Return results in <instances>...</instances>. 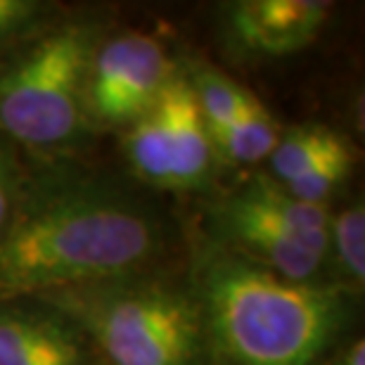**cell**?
<instances>
[{
    "label": "cell",
    "mask_w": 365,
    "mask_h": 365,
    "mask_svg": "<svg viewBox=\"0 0 365 365\" xmlns=\"http://www.w3.org/2000/svg\"><path fill=\"white\" fill-rule=\"evenodd\" d=\"M176 91L178 71L166 81L164 91L130 126L123 128V157L143 182L152 187L173 190L176 164Z\"/></svg>",
    "instance_id": "9c48e42d"
},
{
    "label": "cell",
    "mask_w": 365,
    "mask_h": 365,
    "mask_svg": "<svg viewBox=\"0 0 365 365\" xmlns=\"http://www.w3.org/2000/svg\"><path fill=\"white\" fill-rule=\"evenodd\" d=\"M211 365H323L351 318V292L337 282H294L223 247L197 257Z\"/></svg>",
    "instance_id": "7a4b0ae2"
},
{
    "label": "cell",
    "mask_w": 365,
    "mask_h": 365,
    "mask_svg": "<svg viewBox=\"0 0 365 365\" xmlns=\"http://www.w3.org/2000/svg\"><path fill=\"white\" fill-rule=\"evenodd\" d=\"M50 10L53 7L38 0H0V53L34 38L50 17Z\"/></svg>",
    "instance_id": "2e32d148"
},
{
    "label": "cell",
    "mask_w": 365,
    "mask_h": 365,
    "mask_svg": "<svg viewBox=\"0 0 365 365\" xmlns=\"http://www.w3.org/2000/svg\"><path fill=\"white\" fill-rule=\"evenodd\" d=\"M216 247L294 282H316L327 264V204L292 197L268 173L225 192L209 214Z\"/></svg>",
    "instance_id": "5b68a950"
},
{
    "label": "cell",
    "mask_w": 365,
    "mask_h": 365,
    "mask_svg": "<svg viewBox=\"0 0 365 365\" xmlns=\"http://www.w3.org/2000/svg\"><path fill=\"white\" fill-rule=\"evenodd\" d=\"M327 365H365V341L363 337L354 339L337 359H332Z\"/></svg>",
    "instance_id": "ac0fdd59"
},
{
    "label": "cell",
    "mask_w": 365,
    "mask_h": 365,
    "mask_svg": "<svg viewBox=\"0 0 365 365\" xmlns=\"http://www.w3.org/2000/svg\"><path fill=\"white\" fill-rule=\"evenodd\" d=\"M86 334L38 299L0 302V365H95Z\"/></svg>",
    "instance_id": "ba28073f"
},
{
    "label": "cell",
    "mask_w": 365,
    "mask_h": 365,
    "mask_svg": "<svg viewBox=\"0 0 365 365\" xmlns=\"http://www.w3.org/2000/svg\"><path fill=\"white\" fill-rule=\"evenodd\" d=\"M337 266V284L351 294L365 284V207L363 200L330 214L327 225V261Z\"/></svg>",
    "instance_id": "4fadbf2b"
},
{
    "label": "cell",
    "mask_w": 365,
    "mask_h": 365,
    "mask_svg": "<svg viewBox=\"0 0 365 365\" xmlns=\"http://www.w3.org/2000/svg\"><path fill=\"white\" fill-rule=\"evenodd\" d=\"M330 10L323 0H240L225 7V31L240 55L275 60L309 48Z\"/></svg>",
    "instance_id": "52a82bcc"
},
{
    "label": "cell",
    "mask_w": 365,
    "mask_h": 365,
    "mask_svg": "<svg viewBox=\"0 0 365 365\" xmlns=\"http://www.w3.org/2000/svg\"><path fill=\"white\" fill-rule=\"evenodd\" d=\"M164 242L162 218L105 178L67 169L24 178L0 237V302L145 273Z\"/></svg>",
    "instance_id": "6da1fadb"
},
{
    "label": "cell",
    "mask_w": 365,
    "mask_h": 365,
    "mask_svg": "<svg viewBox=\"0 0 365 365\" xmlns=\"http://www.w3.org/2000/svg\"><path fill=\"white\" fill-rule=\"evenodd\" d=\"M216 150L197 107V98L187 74H178L176 93V164H173V190L200 192L207 190L216 173Z\"/></svg>",
    "instance_id": "30bf717a"
},
{
    "label": "cell",
    "mask_w": 365,
    "mask_h": 365,
    "mask_svg": "<svg viewBox=\"0 0 365 365\" xmlns=\"http://www.w3.org/2000/svg\"><path fill=\"white\" fill-rule=\"evenodd\" d=\"M36 299L69 318L109 365H211L192 284L145 271Z\"/></svg>",
    "instance_id": "3957f363"
},
{
    "label": "cell",
    "mask_w": 365,
    "mask_h": 365,
    "mask_svg": "<svg viewBox=\"0 0 365 365\" xmlns=\"http://www.w3.org/2000/svg\"><path fill=\"white\" fill-rule=\"evenodd\" d=\"M280 133V123L257 98L254 105L214 140L216 157L218 162L237 166L261 164L271 157Z\"/></svg>",
    "instance_id": "8fae6325"
},
{
    "label": "cell",
    "mask_w": 365,
    "mask_h": 365,
    "mask_svg": "<svg viewBox=\"0 0 365 365\" xmlns=\"http://www.w3.org/2000/svg\"><path fill=\"white\" fill-rule=\"evenodd\" d=\"M187 78L197 98V107H200L204 126H207L211 135V143L230 123H235L257 100V95H252L237 81H232L230 76H225L216 69L197 67L192 69V74H187Z\"/></svg>",
    "instance_id": "7c38bea8"
},
{
    "label": "cell",
    "mask_w": 365,
    "mask_h": 365,
    "mask_svg": "<svg viewBox=\"0 0 365 365\" xmlns=\"http://www.w3.org/2000/svg\"><path fill=\"white\" fill-rule=\"evenodd\" d=\"M162 41L140 31L102 38L88 76L91 126L126 128L152 107L173 76Z\"/></svg>",
    "instance_id": "8992f818"
},
{
    "label": "cell",
    "mask_w": 365,
    "mask_h": 365,
    "mask_svg": "<svg viewBox=\"0 0 365 365\" xmlns=\"http://www.w3.org/2000/svg\"><path fill=\"white\" fill-rule=\"evenodd\" d=\"M21 182H24V173H21L14 148L0 138V237L12 218Z\"/></svg>",
    "instance_id": "e0dca14e"
},
{
    "label": "cell",
    "mask_w": 365,
    "mask_h": 365,
    "mask_svg": "<svg viewBox=\"0 0 365 365\" xmlns=\"http://www.w3.org/2000/svg\"><path fill=\"white\" fill-rule=\"evenodd\" d=\"M102 31L64 21L36 34L0 69V138L38 152L71 150L88 135V76Z\"/></svg>",
    "instance_id": "277c9868"
},
{
    "label": "cell",
    "mask_w": 365,
    "mask_h": 365,
    "mask_svg": "<svg viewBox=\"0 0 365 365\" xmlns=\"http://www.w3.org/2000/svg\"><path fill=\"white\" fill-rule=\"evenodd\" d=\"M356 155L351 143L341 140L337 148H332L327 155H323L316 164L309 166L302 176L294 178L287 185H282L292 197L309 204H327V200L334 195V190L344 185L349 173L354 169Z\"/></svg>",
    "instance_id": "9a60e30c"
},
{
    "label": "cell",
    "mask_w": 365,
    "mask_h": 365,
    "mask_svg": "<svg viewBox=\"0 0 365 365\" xmlns=\"http://www.w3.org/2000/svg\"><path fill=\"white\" fill-rule=\"evenodd\" d=\"M341 140L344 135L325 123H302V126L284 130L277 138L271 157L266 159L271 166L268 176L275 178L280 185H287L332 148H337Z\"/></svg>",
    "instance_id": "5bb4252c"
}]
</instances>
